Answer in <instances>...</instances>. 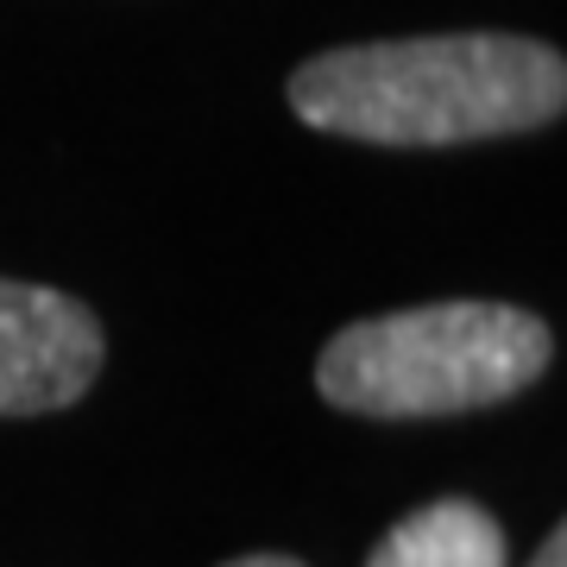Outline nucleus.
<instances>
[{
    "label": "nucleus",
    "instance_id": "1",
    "mask_svg": "<svg viewBox=\"0 0 567 567\" xmlns=\"http://www.w3.org/2000/svg\"><path fill=\"white\" fill-rule=\"evenodd\" d=\"M297 121L365 145H473L536 133L567 107V63L555 44L517 32L341 44L290 70Z\"/></svg>",
    "mask_w": 567,
    "mask_h": 567
},
{
    "label": "nucleus",
    "instance_id": "2",
    "mask_svg": "<svg viewBox=\"0 0 567 567\" xmlns=\"http://www.w3.org/2000/svg\"><path fill=\"white\" fill-rule=\"evenodd\" d=\"M548 322L511 303H423L347 322L316 360V391L347 416L416 423L492 410L543 379Z\"/></svg>",
    "mask_w": 567,
    "mask_h": 567
},
{
    "label": "nucleus",
    "instance_id": "3",
    "mask_svg": "<svg viewBox=\"0 0 567 567\" xmlns=\"http://www.w3.org/2000/svg\"><path fill=\"white\" fill-rule=\"evenodd\" d=\"M102 372V322L51 284L0 278V416L70 410Z\"/></svg>",
    "mask_w": 567,
    "mask_h": 567
},
{
    "label": "nucleus",
    "instance_id": "4",
    "mask_svg": "<svg viewBox=\"0 0 567 567\" xmlns=\"http://www.w3.org/2000/svg\"><path fill=\"white\" fill-rule=\"evenodd\" d=\"M365 567H505V529L473 498H435L398 517Z\"/></svg>",
    "mask_w": 567,
    "mask_h": 567
},
{
    "label": "nucleus",
    "instance_id": "5",
    "mask_svg": "<svg viewBox=\"0 0 567 567\" xmlns=\"http://www.w3.org/2000/svg\"><path fill=\"white\" fill-rule=\"evenodd\" d=\"M529 567H567V536H561V529H555V536L536 548V561H529Z\"/></svg>",
    "mask_w": 567,
    "mask_h": 567
},
{
    "label": "nucleus",
    "instance_id": "6",
    "mask_svg": "<svg viewBox=\"0 0 567 567\" xmlns=\"http://www.w3.org/2000/svg\"><path fill=\"white\" fill-rule=\"evenodd\" d=\"M227 567H303V561H290V555H240V561H227Z\"/></svg>",
    "mask_w": 567,
    "mask_h": 567
}]
</instances>
